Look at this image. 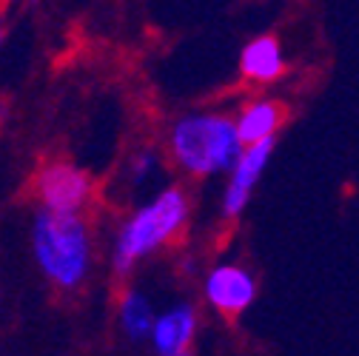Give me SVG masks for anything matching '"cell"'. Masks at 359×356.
<instances>
[{"mask_svg":"<svg viewBox=\"0 0 359 356\" xmlns=\"http://www.w3.org/2000/svg\"><path fill=\"white\" fill-rule=\"evenodd\" d=\"M32 254L57 291H77L92 274V228L80 211L40 208L32 219Z\"/></svg>","mask_w":359,"mask_h":356,"instance_id":"6da1fadb","label":"cell"},{"mask_svg":"<svg viewBox=\"0 0 359 356\" xmlns=\"http://www.w3.org/2000/svg\"><path fill=\"white\" fill-rule=\"evenodd\" d=\"M191 203L186 189L168 186L160 194H154L143 208L134 211L117 231L111 265L120 277L131 274V268L140 259L157 254L163 245L177 240L189 226Z\"/></svg>","mask_w":359,"mask_h":356,"instance_id":"7a4b0ae2","label":"cell"},{"mask_svg":"<svg viewBox=\"0 0 359 356\" xmlns=\"http://www.w3.org/2000/svg\"><path fill=\"white\" fill-rule=\"evenodd\" d=\"M168 149L189 177H214L234 168L245 140L237 120L226 114H186L171 125Z\"/></svg>","mask_w":359,"mask_h":356,"instance_id":"3957f363","label":"cell"},{"mask_svg":"<svg viewBox=\"0 0 359 356\" xmlns=\"http://www.w3.org/2000/svg\"><path fill=\"white\" fill-rule=\"evenodd\" d=\"M34 191L40 200V208L52 211H80L92 200V177L74 163L55 160L40 165L34 177Z\"/></svg>","mask_w":359,"mask_h":356,"instance_id":"277c9868","label":"cell"},{"mask_svg":"<svg viewBox=\"0 0 359 356\" xmlns=\"http://www.w3.org/2000/svg\"><path fill=\"white\" fill-rule=\"evenodd\" d=\"M203 294H205V302L217 314L234 320L243 310H248L251 302L257 299V280L243 265L222 262L208 271V277L203 282Z\"/></svg>","mask_w":359,"mask_h":356,"instance_id":"5b68a950","label":"cell"},{"mask_svg":"<svg viewBox=\"0 0 359 356\" xmlns=\"http://www.w3.org/2000/svg\"><path fill=\"white\" fill-rule=\"evenodd\" d=\"M274 149H277V137H268V140L245 146V151L240 154V160L229 171V186H226V191H222V217L226 219H237L245 211V205L251 203L254 189L259 183L268 160H271Z\"/></svg>","mask_w":359,"mask_h":356,"instance_id":"8992f818","label":"cell"},{"mask_svg":"<svg viewBox=\"0 0 359 356\" xmlns=\"http://www.w3.org/2000/svg\"><path fill=\"white\" fill-rule=\"evenodd\" d=\"M197 336V310L191 302H177L157 314L154 331H151V348L160 356H183L189 353L191 342Z\"/></svg>","mask_w":359,"mask_h":356,"instance_id":"52a82bcc","label":"cell"},{"mask_svg":"<svg viewBox=\"0 0 359 356\" xmlns=\"http://www.w3.org/2000/svg\"><path fill=\"white\" fill-rule=\"evenodd\" d=\"M240 71L251 83H274L285 74V57L280 40L271 34L254 37L240 55Z\"/></svg>","mask_w":359,"mask_h":356,"instance_id":"ba28073f","label":"cell"},{"mask_svg":"<svg viewBox=\"0 0 359 356\" xmlns=\"http://www.w3.org/2000/svg\"><path fill=\"white\" fill-rule=\"evenodd\" d=\"M117 322H120V331L128 342L151 339L157 314H154L149 296L137 288H126L123 296H120V305H117Z\"/></svg>","mask_w":359,"mask_h":356,"instance_id":"9c48e42d","label":"cell"},{"mask_svg":"<svg viewBox=\"0 0 359 356\" xmlns=\"http://www.w3.org/2000/svg\"><path fill=\"white\" fill-rule=\"evenodd\" d=\"M283 123H285V109L274 100H254L237 117V125H240V135H243L245 146L268 140V137H277Z\"/></svg>","mask_w":359,"mask_h":356,"instance_id":"30bf717a","label":"cell"},{"mask_svg":"<svg viewBox=\"0 0 359 356\" xmlns=\"http://www.w3.org/2000/svg\"><path fill=\"white\" fill-rule=\"evenodd\" d=\"M157 165H160V157H157V151H137L131 157V163H128V177L134 180V186H143L149 177H154V171H157Z\"/></svg>","mask_w":359,"mask_h":356,"instance_id":"8fae6325","label":"cell"},{"mask_svg":"<svg viewBox=\"0 0 359 356\" xmlns=\"http://www.w3.org/2000/svg\"><path fill=\"white\" fill-rule=\"evenodd\" d=\"M26 4H34V0H26Z\"/></svg>","mask_w":359,"mask_h":356,"instance_id":"7c38bea8","label":"cell"}]
</instances>
